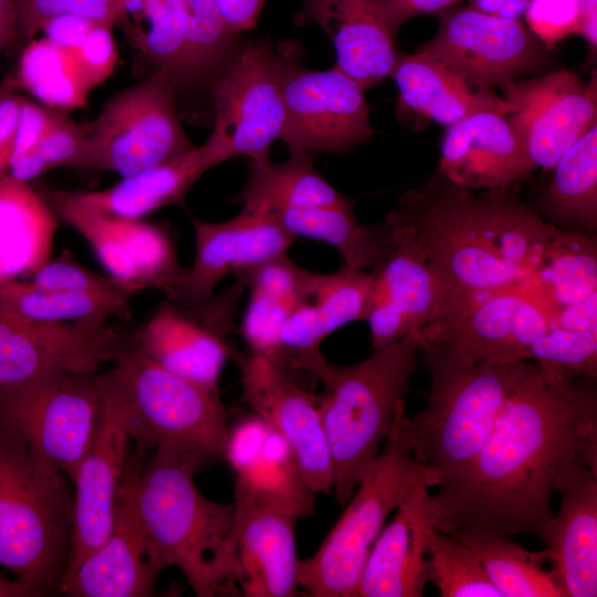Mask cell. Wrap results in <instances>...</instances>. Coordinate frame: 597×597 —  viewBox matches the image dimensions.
<instances>
[{"instance_id": "cell-1", "label": "cell", "mask_w": 597, "mask_h": 597, "mask_svg": "<svg viewBox=\"0 0 597 597\" xmlns=\"http://www.w3.org/2000/svg\"><path fill=\"white\" fill-rule=\"evenodd\" d=\"M533 373L501 410L469 469L430 498L432 526L546 538L551 499L577 467L597 469L596 378Z\"/></svg>"}, {"instance_id": "cell-2", "label": "cell", "mask_w": 597, "mask_h": 597, "mask_svg": "<svg viewBox=\"0 0 597 597\" xmlns=\"http://www.w3.org/2000/svg\"><path fill=\"white\" fill-rule=\"evenodd\" d=\"M385 222L394 239L410 240L425 253L441 287L438 311L527 285L532 265L556 228L522 203L510 186L474 196L442 177L406 191Z\"/></svg>"}, {"instance_id": "cell-3", "label": "cell", "mask_w": 597, "mask_h": 597, "mask_svg": "<svg viewBox=\"0 0 597 597\" xmlns=\"http://www.w3.org/2000/svg\"><path fill=\"white\" fill-rule=\"evenodd\" d=\"M201 453L159 447L137 476L139 515L164 568L175 566L198 597H212L235 582L234 503L207 499L195 473L209 463Z\"/></svg>"}, {"instance_id": "cell-4", "label": "cell", "mask_w": 597, "mask_h": 597, "mask_svg": "<svg viewBox=\"0 0 597 597\" xmlns=\"http://www.w3.org/2000/svg\"><path fill=\"white\" fill-rule=\"evenodd\" d=\"M420 331L374 349L365 360L337 366L321 354L303 368L326 389L317 399L333 467V492L346 504L398 416L419 360Z\"/></svg>"}, {"instance_id": "cell-5", "label": "cell", "mask_w": 597, "mask_h": 597, "mask_svg": "<svg viewBox=\"0 0 597 597\" xmlns=\"http://www.w3.org/2000/svg\"><path fill=\"white\" fill-rule=\"evenodd\" d=\"M430 374L427 408L398 425L417 462L438 479V488L459 479L473 463L504 405L534 370L523 362L484 360L459 365L420 347Z\"/></svg>"}, {"instance_id": "cell-6", "label": "cell", "mask_w": 597, "mask_h": 597, "mask_svg": "<svg viewBox=\"0 0 597 597\" xmlns=\"http://www.w3.org/2000/svg\"><path fill=\"white\" fill-rule=\"evenodd\" d=\"M67 481L0 425V565L38 596L60 591L66 573L73 520Z\"/></svg>"}, {"instance_id": "cell-7", "label": "cell", "mask_w": 597, "mask_h": 597, "mask_svg": "<svg viewBox=\"0 0 597 597\" xmlns=\"http://www.w3.org/2000/svg\"><path fill=\"white\" fill-rule=\"evenodd\" d=\"M97 378L137 451L175 447L224 460L230 429L219 391L165 369L135 344Z\"/></svg>"}, {"instance_id": "cell-8", "label": "cell", "mask_w": 597, "mask_h": 597, "mask_svg": "<svg viewBox=\"0 0 597 597\" xmlns=\"http://www.w3.org/2000/svg\"><path fill=\"white\" fill-rule=\"evenodd\" d=\"M420 484L438 486V479L415 460L397 418L337 523L311 557L298 561V586L314 597H356L387 516Z\"/></svg>"}, {"instance_id": "cell-9", "label": "cell", "mask_w": 597, "mask_h": 597, "mask_svg": "<svg viewBox=\"0 0 597 597\" xmlns=\"http://www.w3.org/2000/svg\"><path fill=\"white\" fill-rule=\"evenodd\" d=\"M177 88L161 71L115 94L92 122L74 168L130 177L192 150L176 107Z\"/></svg>"}, {"instance_id": "cell-10", "label": "cell", "mask_w": 597, "mask_h": 597, "mask_svg": "<svg viewBox=\"0 0 597 597\" xmlns=\"http://www.w3.org/2000/svg\"><path fill=\"white\" fill-rule=\"evenodd\" d=\"M283 46L268 39L234 49L211 82L213 128L203 144L212 167L227 159L269 157L282 136Z\"/></svg>"}, {"instance_id": "cell-11", "label": "cell", "mask_w": 597, "mask_h": 597, "mask_svg": "<svg viewBox=\"0 0 597 597\" xmlns=\"http://www.w3.org/2000/svg\"><path fill=\"white\" fill-rule=\"evenodd\" d=\"M103 413L96 373H71L0 391V425L73 483Z\"/></svg>"}, {"instance_id": "cell-12", "label": "cell", "mask_w": 597, "mask_h": 597, "mask_svg": "<svg viewBox=\"0 0 597 597\" xmlns=\"http://www.w3.org/2000/svg\"><path fill=\"white\" fill-rule=\"evenodd\" d=\"M553 325L528 285L509 286L438 311L420 331V347L459 364L523 362Z\"/></svg>"}, {"instance_id": "cell-13", "label": "cell", "mask_w": 597, "mask_h": 597, "mask_svg": "<svg viewBox=\"0 0 597 597\" xmlns=\"http://www.w3.org/2000/svg\"><path fill=\"white\" fill-rule=\"evenodd\" d=\"M283 46L284 125L290 153H347L373 138L364 88L335 65L313 71L302 65L297 42Z\"/></svg>"}, {"instance_id": "cell-14", "label": "cell", "mask_w": 597, "mask_h": 597, "mask_svg": "<svg viewBox=\"0 0 597 597\" xmlns=\"http://www.w3.org/2000/svg\"><path fill=\"white\" fill-rule=\"evenodd\" d=\"M135 344L101 321L36 322L0 308V391L61 374L96 373Z\"/></svg>"}, {"instance_id": "cell-15", "label": "cell", "mask_w": 597, "mask_h": 597, "mask_svg": "<svg viewBox=\"0 0 597 597\" xmlns=\"http://www.w3.org/2000/svg\"><path fill=\"white\" fill-rule=\"evenodd\" d=\"M437 14L438 30L420 51L476 88L503 90L546 61L545 46L521 20L459 3Z\"/></svg>"}, {"instance_id": "cell-16", "label": "cell", "mask_w": 597, "mask_h": 597, "mask_svg": "<svg viewBox=\"0 0 597 597\" xmlns=\"http://www.w3.org/2000/svg\"><path fill=\"white\" fill-rule=\"evenodd\" d=\"M44 198L59 220L90 244L109 277L130 295L157 289L167 295L184 277L172 235L142 219L116 217L78 200L73 191L49 190Z\"/></svg>"}, {"instance_id": "cell-17", "label": "cell", "mask_w": 597, "mask_h": 597, "mask_svg": "<svg viewBox=\"0 0 597 597\" xmlns=\"http://www.w3.org/2000/svg\"><path fill=\"white\" fill-rule=\"evenodd\" d=\"M244 286L235 281L216 296L191 306L170 300L158 304L135 334V346L165 369L218 391L223 364L234 348V316Z\"/></svg>"}, {"instance_id": "cell-18", "label": "cell", "mask_w": 597, "mask_h": 597, "mask_svg": "<svg viewBox=\"0 0 597 597\" xmlns=\"http://www.w3.org/2000/svg\"><path fill=\"white\" fill-rule=\"evenodd\" d=\"M231 358L240 369L243 401L285 440L306 486L315 494L333 492L332 459L317 399L297 386L272 355L233 349Z\"/></svg>"}, {"instance_id": "cell-19", "label": "cell", "mask_w": 597, "mask_h": 597, "mask_svg": "<svg viewBox=\"0 0 597 597\" xmlns=\"http://www.w3.org/2000/svg\"><path fill=\"white\" fill-rule=\"evenodd\" d=\"M145 453L135 451L123 475L113 525L106 540L90 553L61 584L72 597L153 596L165 569L142 522L137 505V476Z\"/></svg>"}, {"instance_id": "cell-20", "label": "cell", "mask_w": 597, "mask_h": 597, "mask_svg": "<svg viewBox=\"0 0 597 597\" xmlns=\"http://www.w3.org/2000/svg\"><path fill=\"white\" fill-rule=\"evenodd\" d=\"M505 109L533 167L553 169L559 157L596 125V75L584 83L559 70L517 80L503 90Z\"/></svg>"}, {"instance_id": "cell-21", "label": "cell", "mask_w": 597, "mask_h": 597, "mask_svg": "<svg viewBox=\"0 0 597 597\" xmlns=\"http://www.w3.org/2000/svg\"><path fill=\"white\" fill-rule=\"evenodd\" d=\"M196 256L181 281L166 295L182 306L208 300L229 273L284 254L296 237L274 213L241 212L222 222L193 218Z\"/></svg>"}, {"instance_id": "cell-22", "label": "cell", "mask_w": 597, "mask_h": 597, "mask_svg": "<svg viewBox=\"0 0 597 597\" xmlns=\"http://www.w3.org/2000/svg\"><path fill=\"white\" fill-rule=\"evenodd\" d=\"M438 169L455 185L486 190L509 187L535 168L502 97L447 127Z\"/></svg>"}, {"instance_id": "cell-23", "label": "cell", "mask_w": 597, "mask_h": 597, "mask_svg": "<svg viewBox=\"0 0 597 597\" xmlns=\"http://www.w3.org/2000/svg\"><path fill=\"white\" fill-rule=\"evenodd\" d=\"M101 391V423L72 483L75 489L72 538L64 578L109 534L119 485L130 455V439L119 413L102 388Z\"/></svg>"}, {"instance_id": "cell-24", "label": "cell", "mask_w": 597, "mask_h": 597, "mask_svg": "<svg viewBox=\"0 0 597 597\" xmlns=\"http://www.w3.org/2000/svg\"><path fill=\"white\" fill-rule=\"evenodd\" d=\"M224 460L235 473L234 500L296 519L313 513L315 493L302 480L287 443L255 415L229 430Z\"/></svg>"}, {"instance_id": "cell-25", "label": "cell", "mask_w": 597, "mask_h": 597, "mask_svg": "<svg viewBox=\"0 0 597 597\" xmlns=\"http://www.w3.org/2000/svg\"><path fill=\"white\" fill-rule=\"evenodd\" d=\"M395 241L394 251L373 271L375 291L366 318L373 349L421 331L441 303L439 280L420 247L406 239Z\"/></svg>"}, {"instance_id": "cell-26", "label": "cell", "mask_w": 597, "mask_h": 597, "mask_svg": "<svg viewBox=\"0 0 597 597\" xmlns=\"http://www.w3.org/2000/svg\"><path fill=\"white\" fill-rule=\"evenodd\" d=\"M430 486H416L396 507L365 563L356 597H420L428 583L427 533L432 527ZM433 528V527H432Z\"/></svg>"}, {"instance_id": "cell-27", "label": "cell", "mask_w": 597, "mask_h": 597, "mask_svg": "<svg viewBox=\"0 0 597 597\" xmlns=\"http://www.w3.org/2000/svg\"><path fill=\"white\" fill-rule=\"evenodd\" d=\"M235 582L250 597L297 595L296 517L234 500Z\"/></svg>"}, {"instance_id": "cell-28", "label": "cell", "mask_w": 597, "mask_h": 597, "mask_svg": "<svg viewBox=\"0 0 597 597\" xmlns=\"http://www.w3.org/2000/svg\"><path fill=\"white\" fill-rule=\"evenodd\" d=\"M297 23L313 22L332 41L335 66L364 90L389 77L398 53L377 0H303Z\"/></svg>"}, {"instance_id": "cell-29", "label": "cell", "mask_w": 597, "mask_h": 597, "mask_svg": "<svg viewBox=\"0 0 597 597\" xmlns=\"http://www.w3.org/2000/svg\"><path fill=\"white\" fill-rule=\"evenodd\" d=\"M561 505L544 542L567 597L597 595V469L577 467L561 480Z\"/></svg>"}, {"instance_id": "cell-30", "label": "cell", "mask_w": 597, "mask_h": 597, "mask_svg": "<svg viewBox=\"0 0 597 597\" xmlns=\"http://www.w3.org/2000/svg\"><path fill=\"white\" fill-rule=\"evenodd\" d=\"M389 77L399 93L397 114L411 122L430 121L448 127L476 109L502 102L494 91L470 85L421 51L398 54Z\"/></svg>"}, {"instance_id": "cell-31", "label": "cell", "mask_w": 597, "mask_h": 597, "mask_svg": "<svg viewBox=\"0 0 597 597\" xmlns=\"http://www.w3.org/2000/svg\"><path fill=\"white\" fill-rule=\"evenodd\" d=\"M57 223L43 193L9 174L0 177V284L50 260Z\"/></svg>"}, {"instance_id": "cell-32", "label": "cell", "mask_w": 597, "mask_h": 597, "mask_svg": "<svg viewBox=\"0 0 597 597\" xmlns=\"http://www.w3.org/2000/svg\"><path fill=\"white\" fill-rule=\"evenodd\" d=\"M233 274L250 293L240 333L251 353L271 354L285 320L311 295L314 272L284 253Z\"/></svg>"}, {"instance_id": "cell-33", "label": "cell", "mask_w": 597, "mask_h": 597, "mask_svg": "<svg viewBox=\"0 0 597 597\" xmlns=\"http://www.w3.org/2000/svg\"><path fill=\"white\" fill-rule=\"evenodd\" d=\"M210 168L202 145L155 168L122 178L109 188L73 192L82 202L105 213L142 219L165 206L184 205L189 189Z\"/></svg>"}, {"instance_id": "cell-34", "label": "cell", "mask_w": 597, "mask_h": 597, "mask_svg": "<svg viewBox=\"0 0 597 597\" xmlns=\"http://www.w3.org/2000/svg\"><path fill=\"white\" fill-rule=\"evenodd\" d=\"M242 210L276 213L283 210L317 206H354V200L338 192L315 169L311 155L290 153L280 164L269 157L249 159V175L235 196Z\"/></svg>"}, {"instance_id": "cell-35", "label": "cell", "mask_w": 597, "mask_h": 597, "mask_svg": "<svg viewBox=\"0 0 597 597\" xmlns=\"http://www.w3.org/2000/svg\"><path fill=\"white\" fill-rule=\"evenodd\" d=\"M448 534L475 553L501 597H567L548 547L533 552L509 536L478 530Z\"/></svg>"}, {"instance_id": "cell-36", "label": "cell", "mask_w": 597, "mask_h": 597, "mask_svg": "<svg viewBox=\"0 0 597 597\" xmlns=\"http://www.w3.org/2000/svg\"><path fill=\"white\" fill-rule=\"evenodd\" d=\"M295 237L324 241L334 247L345 265L376 269L396 248L387 223L365 226L354 214V206H317L274 213Z\"/></svg>"}, {"instance_id": "cell-37", "label": "cell", "mask_w": 597, "mask_h": 597, "mask_svg": "<svg viewBox=\"0 0 597 597\" xmlns=\"http://www.w3.org/2000/svg\"><path fill=\"white\" fill-rule=\"evenodd\" d=\"M527 284L551 315L597 294L596 239L555 228L532 265Z\"/></svg>"}, {"instance_id": "cell-38", "label": "cell", "mask_w": 597, "mask_h": 597, "mask_svg": "<svg viewBox=\"0 0 597 597\" xmlns=\"http://www.w3.org/2000/svg\"><path fill=\"white\" fill-rule=\"evenodd\" d=\"M552 182L533 208L557 222L597 227V126L556 161Z\"/></svg>"}, {"instance_id": "cell-39", "label": "cell", "mask_w": 597, "mask_h": 597, "mask_svg": "<svg viewBox=\"0 0 597 597\" xmlns=\"http://www.w3.org/2000/svg\"><path fill=\"white\" fill-rule=\"evenodd\" d=\"M130 296L46 291L19 280L0 284V308L19 318L36 322H107L114 315L127 320Z\"/></svg>"}, {"instance_id": "cell-40", "label": "cell", "mask_w": 597, "mask_h": 597, "mask_svg": "<svg viewBox=\"0 0 597 597\" xmlns=\"http://www.w3.org/2000/svg\"><path fill=\"white\" fill-rule=\"evenodd\" d=\"M14 75L19 88L28 90L46 106L72 108L85 103L88 88L75 62L66 50L46 38L28 42Z\"/></svg>"}, {"instance_id": "cell-41", "label": "cell", "mask_w": 597, "mask_h": 597, "mask_svg": "<svg viewBox=\"0 0 597 597\" xmlns=\"http://www.w3.org/2000/svg\"><path fill=\"white\" fill-rule=\"evenodd\" d=\"M427 577L442 597H501L479 557L448 533H427Z\"/></svg>"}, {"instance_id": "cell-42", "label": "cell", "mask_w": 597, "mask_h": 597, "mask_svg": "<svg viewBox=\"0 0 597 597\" xmlns=\"http://www.w3.org/2000/svg\"><path fill=\"white\" fill-rule=\"evenodd\" d=\"M374 291L373 272L344 265L331 274L314 273L310 301L328 336L348 323L366 321Z\"/></svg>"}, {"instance_id": "cell-43", "label": "cell", "mask_w": 597, "mask_h": 597, "mask_svg": "<svg viewBox=\"0 0 597 597\" xmlns=\"http://www.w3.org/2000/svg\"><path fill=\"white\" fill-rule=\"evenodd\" d=\"M538 369L564 378H596L597 333L552 325L528 347Z\"/></svg>"}, {"instance_id": "cell-44", "label": "cell", "mask_w": 597, "mask_h": 597, "mask_svg": "<svg viewBox=\"0 0 597 597\" xmlns=\"http://www.w3.org/2000/svg\"><path fill=\"white\" fill-rule=\"evenodd\" d=\"M17 39L31 41L55 19L73 17L111 28L127 19L126 0H17Z\"/></svg>"}, {"instance_id": "cell-45", "label": "cell", "mask_w": 597, "mask_h": 597, "mask_svg": "<svg viewBox=\"0 0 597 597\" xmlns=\"http://www.w3.org/2000/svg\"><path fill=\"white\" fill-rule=\"evenodd\" d=\"M85 137L84 123L73 122L60 109L54 123L29 154L10 163L8 174L29 182L56 167L74 168Z\"/></svg>"}, {"instance_id": "cell-46", "label": "cell", "mask_w": 597, "mask_h": 597, "mask_svg": "<svg viewBox=\"0 0 597 597\" xmlns=\"http://www.w3.org/2000/svg\"><path fill=\"white\" fill-rule=\"evenodd\" d=\"M30 281L35 287L46 291H67L113 296L129 294L111 277L94 273L66 255L46 261ZM130 295V294H129Z\"/></svg>"}, {"instance_id": "cell-47", "label": "cell", "mask_w": 597, "mask_h": 597, "mask_svg": "<svg viewBox=\"0 0 597 597\" xmlns=\"http://www.w3.org/2000/svg\"><path fill=\"white\" fill-rule=\"evenodd\" d=\"M524 19L528 30L546 49L578 33L579 12L576 0H531Z\"/></svg>"}, {"instance_id": "cell-48", "label": "cell", "mask_w": 597, "mask_h": 597, "mask_svg": "<svg viewBox=\"0 0 597 597\" xmlns=\"http://www.w3.org/2000/svg\"><path fill=\"white\" fill-rule=\"evenodd\" d=\"M111 30L94 27L78 46L66 50L88 90L103 82L116 63L117 51Z\"/></svg>"}, {"instance_id": "cell-49", "label": "cell", "mask_w": 597, "mask_h": 597, "mask_svg": "<svg viewBox=\"0 0 597 597\" xmlns=\"http://www.w3.org/2000/svg\"><path fill=\"white\" fill-rule=\"evenodd\" d=\"M60 109L23 97L10 163L32 151L54 123Z\"/></svg>"}, {"instance_id": "cell-50", "label": "cell", "mask_w": 597, "mask_h": 597, "mask_svg": "<svg viewBox=\"0 0 597 597\" xmlns=\"http://www.w3.org/2000/svg\"><path fill=\"white\" fill-rule=\"evenodd\" d=\"M463 0H377L390 33L396 38L401 25L411 18L439 13Z\"/></svg>"}, {"instance_id": "cell-51", "label": "cell", "mask_w": 597, "mask_h": 597, "mask_svg": "<svg viewBox=\"0 0 597 597\" xmlns=\"http://www.w3.org/2000/svg\"><path fill=\"white\" fill-rule=\"evenodd\" d=\"M0 86V147L12 153L23 97L15 93L19 84L14 74L7 75Z\"/></svg>"}, {"instance_id": "cell-52", "label": "cell", "mask_w": 597, "mask_h": 597, "mask_svg": "<svg viewBox=\"0 0 597 597\" xmlns=\"http://www.w3.org/2000/svg\"><path fill=\"white\" fill-rule=\"evenodd\" d=\"M227 28L235 35L255 28L268 0H213Z\"/></svg>"}, {"instance_id": "cell-53", "label": "cell", "mask_w": 597, "mask_h": 597, "mask_svg": "<svg viewBox=\"0 0 597 597\" xmlns=\"http://www.w3.org/2000/svg\"><path fill=\"white\" fill-rule=\"evenodd\" d=\"M552 322L570 331L597 333V294L557 311Z\"/></svg>"}, {"instance_id": "cell-54", "label": "cell", "mask_w": 597, "mask_h": 597, "mask_svg": "<svg viewBox=\"0 0 597 597\" xmlns=\"http://www.w3.org/2000/svg\"><path fill=\"white\" fill-rule=\"evenodd\" d=\"M531 0H469L468 6L489 14L521 20Z\"/></svg>"}, {"instance_id": "cell-55", "label": "cell", "mask_w": 597, "mask_h": 597, "mask_svg": "<svg viewBox=\"0 0 597 597\" xmlns=\"http://www.w3.org/2000/svg\"><path fill=\"white\" fill-rule=\"evenodd\" d=\"M579 12L578 33L591 51L597 48V0H576Z\"/></svg>"}, {"instance_id": "cell-56", "label": "cell", "mask_w": 597, "mask_h": 597, "mask_svg": "<svg viewBox=\"0 0 597 597\" xmlns=\"http://www.w3.org/2000/svg\"><path fill=\"white\" fill-rule=\"evenodd\" d=\"M17 0H0V55L17 39Z\"/></svg>"}, {"instance_id": "cell-57", "label": "cell", "mask_w": 597, "mask_h": 597, "mask_svg": "<svg viewBox=\"0 0 597 597\" xmlns=\"http://www.w3.org/2000/svg\"><path fill=\"white\" fill-rule=\"evenodd\" d=\"M38 596L36 591L25 583L14 578L8 579L0 576V597H31Z\"/></svg>"}, {"instance_id": "cell-58", "label": "cell", "mask_w": 597, "mask_h": 597, "mask_svg": "<svg viewBox=\"0 0 597 597\" xmlns=\"http://www.w3.org/2000/svg\"><path fill=\"white\" fill-rule=\"evenodd\" d=\"M11 150L0 147V177L8 174Z\"/></svg>"}, {"instance_id": "cell-59", "label": "cell", "mask_w": 597, "mask_h": 597, "mask_svg": "<svg viewBox=\"0 0 597 597\" xmlns=\"http://www.w3.org/2000/svg\"><path fill=\"white\" fill-rule=\"evenodd\" d=\"M0 91H1V86H0Z\"/></svg>"}]
</instances>
